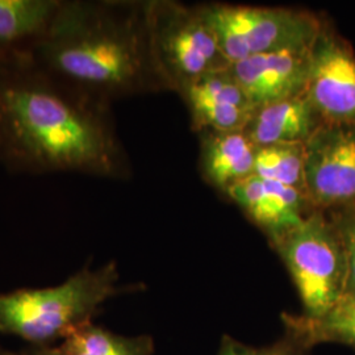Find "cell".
Returning a JSON list of instances; mask_svg holds the SVG:
<instances>
[{"label": "cell", "mask_w": 355, "mask_h": 355, "mask_svg": "<svg viewBox=\"0 0 355 355\" xmlns=\"http://www.w3.org/2000/svg\"><path fill=\"white\" fill-rule=\"evenodd\" d=\"M312 350L313 346L302 333L284 327V333L279 340L259 347L240 343L225 334L221 338L217 355H311Z\"/></svg>", "instance_id": "18"}, {"label": "cell", "mask_w": 355, "mask_h": 355, "mask_svg": "<svg viewBox=\"0 0 355 355\" xmlns=\"http://www.w3.org/2000/svg\"><path fill=\"white\" fill-rule=\"evenodd\" d=\"M272 245L313 211L304 192L252 175L227 191Z\"/></svg>", "instance_id": "10"}, {"label": "cell", "mask_w": 355, "mask_h": 355, "mask_svg": "<svg viewBox=\"0 0 355 355\" xmlns=\"http://www.w3.org/2000/svg\"><path fill=\"white\" fill-rule=\"evenodd\" d=\"M0 164L37 175L129 174L110 104L46 74L29 57L0 66Z\"/></svg>", "instance_id": "1"}, {"label": "cell", "mask_w": 355, "mask_h": 355, "mask_svg": "<svg viewBox=\"0 0 355 355\" xmlns=\"http://www.w3.org/2000/svg\"><path fill=\"white\" fill-rule=\"evenodd\" d=\"M61 0H0V66L32 54Z\"/></svg>", "instance_id": "11"}, {"label": "cell", "mask_w": 355, "mask_h": 355, "mask_svg": "<svg viewBox=\"0 0 355 355\" xmlns=\"http://www.w3.org/2000/svg\"><path fill=\"white\" fill-rule=\"evenodd\" d=\"M320 119L306 94L254 110L243 128L255 146L272 144H305L320 127Z\"/></svg>", "instance_id": "12"}, {"label": "cell", "mask_w": 355, "mask_h": 355, "mask_svg": "<svg viewBox=\"0 0 355 355\" xmlns=\"http://www.w3.org/2000/svg\"><path fill=\"white\" fill-rule=\"evenodd\" d=\"M305 94L322 121L355 124V55L322 24L309 51Z\"/></svg>", "instance_id": "8"}, {"label": "cell", "mask_w": 355, "mask_h": 355, "mask_svg": "<svg viewBox=\"0 0 355 355\" xmlns=\"http://www.w3.org/2000/svg\"><path fill=\"white\" fill-rule=\"evenodd\" d=\"M13 355H61L55 346L51 347H36V346H26L23 350L15 353Z\"/></svg>", "instance_id": "20"}, {"label": "cell", "mask_w": 355, "mask_h": 355, "mask_svg": "<svg viewBox=\"0 0 355 355\" xmlns=\"http://www.w3.org/2000/svg\"><path fill=\"white\" fill-rule=\"evenodd\" d=\"M146 4L61 0L29 60L46 74L105 104L162 89L153 66Z\"/></svg>", "instance_id": "2"}, {"label": "cell", "mask_w": 355, "mask_h": 355, "mask_svg": "<svg viewBox=\"0 0 355 355\" xmlns=\"http://www.w3.org/2000/svg\"><path fill=\"white\" fill-rule=\"evenodd\" d=\"M204 16L230 64L274 51L311 49L322 23L316 15L255 6H203Z\"/></svg>", "instance_id": "6"}, {"label": "cell", "mask_w": 355, "mask_h": 355, "mask_svg": "<svg viewBox=\"0 0 355 355\" xmlns=\"http://www.w3.org/2000/svg\"><path fill=\"white\" fill-rule=\"evenodd\" d=\"M309 51H283L253 55L229 64L254 110L304 94Z\"/></svg>", "instance_id": "9"}, {"label": "cell", "mask_w": 355, "mask_h": 355, "mask_svg": "<svg viewBox=\"0 0 355 355\" xmlns=\"http://www.w3.org/2000/svg\"><path fill=\"white\" fill-rule=\"evenodd\" d=\"M15 353L13 352H10L8 349H6L1 343H0V355H13Z\"/></svg>", "instance_id": "21"}, {"label": "cell", "mask_w": 355, "mask_h": 355, "mask_svg": "<svg viewBox=\"0 0 355 355\" xmlns=\"http://www.w3.org/2000/svg\"><path fill=\"white\" fill-rule=\"evenodd\" d=\"M204 177L218 190L227 191L254 175L257 146L243 130L203 132Z\"/></svg>", "instance_id": "14"}, {"label": "cell", "mask_w": 355, "mask_h": 355, "mask_svg": "<svg viewBox=\"0 0 355 355\" xmlns=\"http://www.w3.org/2000/svg\"><path fill=\"white\" fill-rule=\"evenodd\" d=\"M282 321L284 327L302 333L313 347L320 343H338L355 349V302H343L318 320L284 312Z\"/></svg>", "instance_id": "16"}, {"label": "cell", "mask_w": 355, "mask_h": 355, "mask_svg": "<svg viewBox=\"0 0 355 355\" xmlns=\"http://www.w3.org/2000/svg\"><path fill=\"white\" fill-rule=\"evenodd\" d=\"M254 175L305 193L304 144L257 146Z\"/></svg>", "instance_id": "17"}, {"label": "cell", "mask_w": 355, "mask_h": 355, "mask_svg": "<svg viewBox=\"0 0 355 355\" xmlns=\"http://www.w3.org/2000/svg\"><path fill=\"white\" fill-rule=\"evenodd\" d=\"M179 94L189 105L193 127L202 132L243 130L254 112L241 92L223 80L195 82Z\"/></svg>", "instance_id": "13"}, {"label": "cell", "mask_w": 355, "mask_h": 355, "mask_svg": "<svg viewBox=\"0 0 355 355\" xmlns=\"http://www.w3.org/2000/svg\"><path fill=\"white\" fill-rule=\"evenodd\" d=\"M271 246L291 275L303 305V316L325 318L343 303L347 259L334 218L313 209Z\"/></svg>", "instance_id": "4"}, {"label": "cell", "mask_w": 355, "mask_h": 355, "mask_svg": "<svg viewBox=\"0 0 355 355\" xmlns=\"http://www.w3.org/2000/svg\"><path fill=\"white\" fill-rule=\"evenodd\" d=\"M334 221L341 233L347 259V282L343 302H355V207H347Z\"/></svg>", "instance_id": "19"}, {"label": "cell", "mask_w": 355, "mask_h": 355, "mask_svg": "<svg viewBox=\"0 0 355 355\" xmlns=\"http://www.w3.org/2000/svg\"><path fill=\"white\" fill-rule=\"evenodd\" d=\"M61 355H154L152 336H124L95 322L55 346Z\"/></svg>", "instance_id": "15"}, {"label": "cell", "mask_w": 355, "mask_h": 355, "mask_svg": "<svg viewBox=\"0 0 355 355\" xmlns=\"http://www.w3.org/2000/svg\"><path fill=\"white\" fill-rule=\"evenodd\" d=\"M127 291L116 261L80 267L60 284L0 293V336L51 347L95 321L104 304Z\"/></svg>", "instance_id": "3"}, {"label": "cell", "mask_w": 355, "mask_h": 355, "mask_svg": "<svg viewBox=\"0 0 355 355\" xmlns=\"http://www.w3.org/2000/svg\"><path fill=\"white\" fill-rule=\"evenodd\" d=\"M304 183L313 209L354 203L355 124H320L304 144Z\"/></svg>", "instance_id": "7"}, {"label": "cell", "mask_w": 355, "mask_h": 355, "mask_svg": "<svg viewBox=\"0 0 355 355\" xmlns=\"http://www.w3.org/2000/svg\"><path fill=\"white\" fill-rule=\"evenodd\" d=\"M146 20L153 66L162 89L180 92L196 79L229 67L202 7L150 0Z\"/></svg>", "instance_id": "5"}]
</instances>
